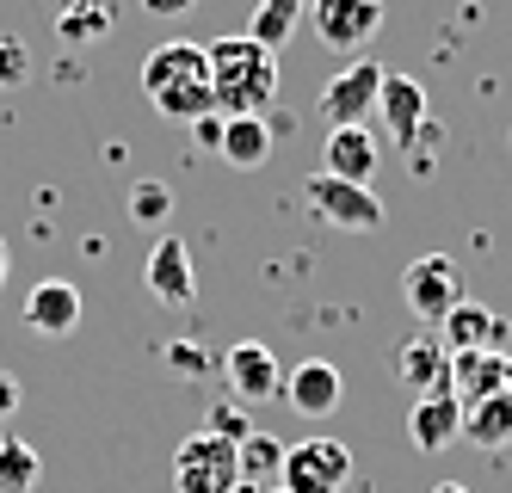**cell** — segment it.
Wrapping results in <instances>:
<instances>
[{
    "label": "cell",
    "instance_id": "16",
    "mask_svg": "<svg viewBox=\"0 0 512 493\" xmlns=\"http://www.w3.org/2000/svg\"><path fill=\"white\" fill-rule=\"evenodd\" d=\"M327 167L321 173H334V179H352V185H371L377 161H383V148L371 136V124H352V130H327Z\"/></svg>",
    "mask_w": 512,
    "mask_h": 493
},
{
    "label": "cell",
    "instance_id": "28",
    "mask_svg": "<svg viewBox=\"0 0 512 493\" xmlns=\"http://www.w3.org/2000/svg\"><path fill=\"white\" fill-rule=\"evenodd\" d=\"M25 74H31V50L19 37H0V87H19Z\"/></svg>",
    "mask_w": 512,
    "mask_h": 493
},
{
    "label": "cell",
    "instance_id": "4",
    "mask_svg": "<svg viewBox=\"0 0 512 493\" xmlns=\"http://www.w3.org/2000/svg\"><path fill=\"white\" fill-rule=\"evenodd\" d=\"M173 487L179 493H229V487H241L235 444L210 438V432H192L186 444L173 450Z\"/></svg>",
    "mask_w": 512,
    "mask_h": 493
},
{
    "label": "cell",
    "instance_id": "13",
    "mask_svg": "<svg viewBox=\"0 0 512 493\" xmlns=\"http://www.w3.org/2000/svg\"><path fill=\"white\" fill-rule=\"evenodd\" d=\"M278 401H290L303 420H327V413L340 407V370L327 364V358H309V364H297V370L284 376V395Z\"/></svg>",
    "mask_w": 512,
    "mask_h": 493
},
{
    "label": "cell",
    "instance_id": "33",
    "mask_svg": "<svg viewBox=\"0 0 512 493\" xmlns=\"http://www.w3.org/2000/svg\"><path fill=\"white\" fill-rule=\"evenodd\" d=\"M432 493H469V487H457V481H445V487H432Z\"/></svg>",
    "mask_w": 512,
    "mask_h": 493
},
{
    "label": "cell",
    "instance_id": "11",
    "mask_svg": "<svg viewBox=\"0 0 512 493\" xmlns=\"http://www.w3.org/2000/svg\"><path fill=\"white\" fill-rule=\"evenodd\" d=\"M25 327L44 333V339H68L81 327V290L68 278H44L38 290L25 296Z\"/></svg>",
    "mask_w": 512,
    "mask_h": 493
},
{
    "label": "cell",
    "instance_id": "1",
    "mask_svg": "<svg viewBox=\"0 0 512 493\" xmlns=\"http://www.w3.org/2000/svg\"><path fill=\"white\" fill-rule=\"evenodd\" d=\"M210 62V93H216V118H266L278 99V56L260 50L253 37H216L204 44Z\"/></svg>",
    "mask_w": 512,
    "mask_h": 493
},
{
    "label": "cell",
    "instance_id": "5",
    "mask_svg": "<svg viewBox=\"0 0 512 493\" xmlns=\"http://www.w3.org/2000/svg\"><path fill=\"white\" fill-rule=\"evenodd\" d=\"M309 210L334 229H352V235H371L383 229V198L371 185H352V179H334V173H315L309 179Z\"/></svg>",
    "mask_w": 512,
    "mask_h": 493
},
{
    "label": "cell",
    "instance_id": "6",
    "mask_svg": "<svg viewBox=\"0 0 512 493\" xmlns=\"http://www.w3.org/2000/svg\"><path fill=\"white\" fill-rule=\"evenodd\" d=\"M401 290H408V309L438 327V321H445L457 302H463V272H457V259L426 253V259H414L408 272H401Z\"/></svg>",
    "mask_w": 512,
    "mask_h": 493
},
{
    "label": "cell",
    "instance_id": "32",
    "mask_svg": "<svg viewBox=\"0 0 512 493\" xmlns=\"http://www.w3.org/2000/svg\"><path fill=\"white\" fill-rule=\"evenodd\" d=\"M0 284H7V241H0Z\"/></svg>",
    "mask_w": 512,
    "mask_h": 493
},
{
    "label": "cell",
    "instance_id": "18",
    "mask_svg": "<svg viewBox=\"0 0 512 493\" xmlns=\"http://www.w3.org/2000/svg\"><path fill=\"white\" fill-rule=\"evenodd\" d=\"M500 370H506V352H451V376H445V395L457 407H475L500 395Z\"/></svg>",
    "mask_w": 512,
    "mask_h": 493
},
{
    "label": "cell",
    "instance_id": "12",
    "mask_svg": "<svg viewBox=\"0 0 512 493\" xmlns=\"http://www.w3.org/2000/svg\"><path fill=\"white\" fill-rule=\"evenodd\" d=\"M438 327H445V333H438L445 352H506V321L494 309H482V302H469V296Z\"/></svg>",
    "mask_w": 512,
    "mask_h": 493
},
{
    "label": "cell",
    "instance_id": "17",
    "mask_svg": "<svg viewBox=\"0 0 512 493\" xmlns=\"http://www.w3.org/2000/svg\"><path fill=\"white\" fill-rule=\"evenodd\" d=\"M408 438L414 450H426V457H438V450H451L463 438V407L451 395H420L408 407Z\"/></svg>",
    "mask_w": 512,
    "mask_h": 493
},
{
    "label": "cell",
    "instance_id": "25",
    "mask_svg": "<svg viewBox=\"0 0 512 493\" xmlns=\"http://www.w3.org/2000/svg\"><path fill=\"white\" fill-rule=\"evenodd\" d=\"M204 432L210 438H229V444H241L253 426H247V407L241 401H210V413H204Z\"/></svg>",
    "mask_w": 512,
    "mask_h": 493
},
{
    "label": "cell",
    "instance_id": "29",
    "mask_svg": "<svg viewBox=\"0 0 512 493\" xmlns=\"http://www.w3.org/2000/svg\"><path fill=\"white\" fill-rule=\"evenodd\" d=\"M19 376H7V370H0V420H13V413H19Z\"/></svg>",
    "mask_w": 512,
    "mask_h": 493
},
{
    "label": "cell",
    "instance_id": "20",
    "mask_svg": "<svg viewBox=\"0 0 512 493\" xmlns=\"http://www.w3.org/2000/svg\"><path fill=\"white\" fill-rule=\"evenodd\" d=\"M284 438H272V432H247L241 444H235V469H241V487H260V493H272L278 487V475H284Z\"/></svg>",
    "mask_w": 512,
    "mask_h": 493
},
{
    "label": "cell",
    "instance_id": "27",
    "mask_svg": "<svg viewBox=\"0 0 512 493\" xmlns=\"http://www.w3.org/2000/svg\"><path fill=\"white\" fill-rule=\"evenodd\" d=\"M105 25H112V19H105V7H68L62 13V37H68V44H87V37H99Z\"/></svg>",
    "mask_w": 512,
    "mask_h": 493
},
{
    "label": "cell",
    "instance_id": "23",
    "mask_svg": "<svg viewBox=\"0 0 512 493\" xmlns=\"http://www.w3.org/2000/svg\"><path fill=\"white\" fill-rule=\"evenodd\" d=\"M44 481V457L25 438H0V493H31Z\"/></svg>",
    "mask_w": 512,
    "mask_h": 493
},
{
    "label": "cell",
    "instance_id": "10",
    "mask_svg": "<svg viewBox=\"0 0 512 493\" xmlns=\"http://www.w3.org/2000/svg\"><path fill=\"white\" fill-rule=\"evenodd\" d=\"M142 284H149L155 302H167V309H186V302L198 296V272H192V247L161 235L149 247V265H142Z\"/></svg>",
    "mask_w": 512,
    "mask_h": 493
},
{
    "label": "cell",
    "instance_id": "22",
    "mask_svg": "<svg viewBox=\"0 0 512 493\" xmlns=\"http://www.w3.org/2000/svg\"><path fill=\"white\" fill-rule=\"evenodd\" d=\"M303 13H309V0H260V7H253V25H247V37L260 50H284L290 44V31L303 25Z\"/></svg>",
    "mask_w": 512,
    "mask_h": 493
},
{
    "label": "cell",
    "instance_id": "2",
    "mask_svg": "<svg viewBox=\"0 0 512 493\" xmlns=\"http://www.w3.org/2000/svg\"><path fill=\"white\" fill-rule=\"evenodd\" d=\"M142 93L161 118L173 124H198L216 111V93H210V62H204V44L192 37H167L142 56Z\"/></svg>",
    "mask_w": 512,
    "mask_h": 493
},
{
    "label": "cell",
    "instance_id": "35",
    "mask_svg": "<svg viewBox=\"0 0 512 493\" xmlns=\"http://www.w3.org/2000/svg\"><path fill=\"white\" fill-rule=\"evenodd\" d=\"M272 493H284V487H272Z\"/></svg>",
    "mask_w": 512,
    "mask_h": 493
},
{
    "label": "cell",
    "instance_id": "19",
    "mask_svg": "<svg viewBox=\"0 0 512 493\" xmlns=\"http://www.w3.org/2000/svg\"><path fill=\"white\" fill-rule=\"evenodd\" d=\"M216 155H223L229 167L253 173L272 161V124L266 118H223V142H216Z\"/></svg>",
    "mask_w": 512,
    "mask_h": 493
},
{
    "label": "cell",
    "instance_id": "8",
    "mask_svg": "<svg viewBox=\"0 0 512 493\" xmlns=\"http://www.w3.org/2000/svg\"><path fill=\"white\" fill-rule=\"evenodd\" d=\"M223 376L241 407H260V401H278L284 395V370H278V352L266 339H235L223 352Z\"/></svg>",
    "mask_w": 512,
    "mask_h": 493
},
{
    "label": "cell",
    "instance_id": "26",
    "mask_svg": "<svg viewBox=\"0 0 512 493\" xmlns=\"http://www.w3.org/2000/svg\"><path fill=\"white\" fill-rule=\"evenodd\" d=\"M167 370H173V376H210L216 358L198 346V339H173V346H167Z\"/></svg>",
    "mask_w": 512,
    "mask_h": 493
},
{
    "label": "cell",
    "instance_id": "30",
    "mask_svg": "<svg viewBox=\"0 0 512 493\" xmlns=\"http://www.w3.org/2000/svg\"><path fill=\"white\" fill-rule=\"evenodd\" d=\"M192 7H198V0H142V13H155V19H179Z\"/></svg>",
    "mask_w": 512,
    "mask_h": 493
},
{
    "label": "cell",
    "instance_id": "31",
    "mask_svg": "<svg viewBox=\"0 0 512 493\" xmlns=\"http://www.w3.org/2000/svg\"><path fill=\"white\" fill-rule=\"evenodd\" d=\"M192 136H198V148H216V142H223V118L210 111V118H198V124H192Z\"/></svg>",
    "mask_w": 512,
    "mask_h": 493
},
{
    "label": "cell",
    "instance_id": "24",
    "mask_svg": "<svg viewBox=\"0 0 512 493\" xmlns=\"http://www.w3.org/2000/svg\"><path fill=\"white\" fill-rule=\"evenodd\" d=\"M130 216L142 222V229L167 222V216H173V185H167V179H136V192H130Z\"/></svg>",
    "mask_w": 512,
    "mask_h": 493
},
{
    "label": "cell",
    "instance_id": "7",
    "mask_svg": "<svg viewBox=\"0 0 512 493\" xmlns=\"http://www.w3.org/2000/svg\"><path fill=\"white\" fill-rule=\"evenodd\" d=\"M377 87H383V68L364 56V62H346L334 81L321 87V118H327V130H352V124H364L377 111Z\"/></svg>",
    "mask_w": 512,
    "mask_h": 493
},
{
    "label": "cell",
    "instance_id": "21",
    "mask_svg": "<svg viewBox=\"0 0 512 493\" xmlns=\"http://www.w3.org/2000/svg\"><path fill=\"white\" fill-rule=\"evenodd\" d=\"M463 438H469L475 450H500V444H512V395H488V401L463 407Z\"/></svg>",
    "mask_w": 512,
    "mask_h": 493
},
{
    "label": "cell",
    "instance_id": "14",
    "mask_svg": "<svg viewBox=\"0 0 512 493\" xmlns=\"http://www.w3.org/2000/svg\"><path fill=\"white\" fill-rule=\"evenodd\" d=\"M377 111H383L389 136L414 148V136H420V124H426V87L414 81V74H389V68H383V87H377Z\"/></svg>",
    "mask_w": 512,
    "mask_h": 493
},
{
    "label": "cell",
    "instance_id": "15",
    "mask_svg": "<svg viewBox=\"0 0 512 493\" xmlns=\"http://www.w3.org/2000/svg\"><path fill=\"white\" fill-rule=\"evenodd\" d=\"M395 376L414 389V401L420 395H445V376H451L445 339H438V333H414L408 346H401V358H395Z\"/></svg>",
    "mask_w": 512,
    "mask_h": 493
},
{
    "label": "cell",
    "instance_id": "9",
    "mask_svg": "<svg viewBox=\"0 0 512 493\" xmlns=\"http://www.w3.org/2000/svg\"><path fill=\"white\" fill-rule=\"evenodd\" d=\"M303 19H315L327 50H364L383 31V0H309Z\"/></svg>",
    "mask_w": 512,
    "mask_h": 493
},
{
    "label": "cell",
    "instance_id": "34",
    "mask_svg": "<svg viewBox=\"0 0 512 493\" xmlns=\"http://www.w3.org/2000/svg\"><path fill=\"white\" fill-rule=\"evenodd\" d=\"M229 493H260V487H229Z\"/></svg>",
    "mask_w": 512,
    "mask_h": 493
},
{
    "label": "cell",
    "instance_id": "3",
    "mask_svg": "<svg viewBox=\"0 0 512 493\" xmlns=\"http://www.w3.org/2000/svg\"><path fill=\"white\" fill-rule=\"evenodd\" d=\"M346 481H352V450L340 438H303L284 450L278 475L284 493H346Z\"/></svg>",
    "mask_w": 512,
    "mask_h": 493
}]
</instances>
